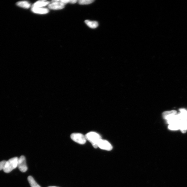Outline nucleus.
Instances as JSON below:
<instances>
[{"mask_svg": "<svg viewBox=\"0 0 187 187\" xmlns=\"http://www.w3.org/2000/svg\"><path fill=\"white\" fill-rule=\"evenodd\" d=\"M18 157H15L6 161L3 171L5 173H8L15 169L18 167Z\"/></svg>", "mask_w": 187, "mask_h": 187, "instance_id": "f257e3e1", "label": "nucleus"}, {"mask_svg": "<svg viewBox=\"0 0 187 187\" xmlns=\"http://www.w3.org/2000/svg\"><path fill=\"white\" fill-rule=\"evenodd\" d=\"M86 138L92 144L94 147H98V143L99 141L101 139V138L99 134L95 132H91L87 134L86 135Z\"/></svg>", "mask_w": 187, "mask_h": 187, "instance_id": "f03ea898", "label": "nucleus"}, {"mask_svg": "<svg viewBox=\"0 0 187 187\" xmlns=\"http://www.w3.org/2000/svg\"><path fill=\"white\" fill-rule=\"evenodd\" d=\"M72 139L75 142L80 144H85L86 141V137L80 133H73L71 135Z\"/></svg>", "mask_w": 187, "mask_h": 187, "instance_id": "7ed1b4c3", "label": "nucleus"}, {"mask_svg": "<svg viewBox=\"0 0 187 187\" xmlns=\"http://www.w3.org/2000/svg\"><path fill=\"white\" fill-rule=\"evenodd\" d=\"M18 167L19 170L22 172H25L28 170L25 158L24 156H21L18 158Z\"/></svg>", "mask_w": 187, "mask_h": 187, "instance_id": "20e7f679", "label": "nucleus"}, {"mask_svg": "<svg viewBox=\"0 0 187 187\" xmlns=\"http://www.w3.org/2000/svg\"><path fill=\"white\" fill-rule=\"evenodd\" d=\"M51 2L52 3L48 5V8L53 10H59L63 9L65 7V5L60 0H54Z\"/></svg>", "mask_w": 187, "mask_h": 187, "instance_id": "39448f33", "label": "nucleus"}, {"mask_svg": "<svg viewBox=\"0 0 187 187\" xmlns=\"http://www.w3.org/2000/svg\"><path fill=\"white\" fill-rule=\"evenodd\" d=\"M98 145V147L102 149L110 151L112 149V146L108 141L102 139L99 142Z\"/></svg>", "mask_w": 187, "mask_h": 187, "instance_id": "423d86ee", "label": "nucleus"}, {"mask_svg": "<svg viewBox=\"0 0 187 187\" xmlns=\"http://www.w3.org/2000/svg\"><path fill=\"white\" fill-rule=\"evenodd\" d=\"M31 11L34 13L44 14L48 13L49 12V10L48 8H32Z\"/></svg>", "mask_w": 187, "mask_h": 187, "instance_id": "0eeeda50", "label": "nucleus"}, {"mask_svg": "<svg viewBox=\"0 0 187 187\" xmlns=\"http://www.w3.org/2000/svg\"><path fill=\"white\" fill-rule=\"evenodd\" d=\"M50 4V2L46 1H39L35 2L32 6V8H42Z\"/></svg>", "mask_w": 187, "mask_h": 187, "instance_id": "6e6552de", "label": "nucleus"}, {"mask_svg": "<svg viewBox=\"0 0 187 187\" xmlns=\"http://www.w3.org/2000/svg\"><path fill=\"white\" fill-rule=\"evenodd\" d=\"M177 112L175 110H172L170 111H167L164 112L163 114V118L167 120L172 116L175 115L177 114Z\"/></svg>", "mask_w": 187, "mask_h": 187, "instance_id": "1a4fd4ad", "label": "nucleus"}, {"mask_svg": "<svg viewBox=\"0 0 187 187\" xmlns=\"http://www.w3.org/2000/svg\"><path fill=\"white\" fill-rule=\"evenodd\" d=\"M17 5L22 8L26 9L29 8L31 6L30 3L27 1H23L18 2L17 3Z\"/></svg>", "mask_w": 187, "mask_h": 187, "instance_id": "9d476101", "label": "nucleus"}, {"mask_svg": "<svg viewBox=\"0 0 187 187\" xmlns=\"http://www.w3.org/2000/svg\"><path fill=\"white\" fill-rule=\"evenodd\" d=\"M85 23L90 28H95L99 26L98 23L95 21H90L88 20L85 21Z\"/></svg>", "mask_w": 187, "mask_h": 187, "instance_id": "9b49d317", "label": "nucleus"}, {"mask_svg": "<svg viewBox=\"0 0 187 187\" xmlns=\"http://www.w3.org/2000/svg\"><path fill=\"white\" fill-rule=\"evenodd\" d=\"M28 179L31 187H41L31 176H29Z\"/></svg>", "mask_w": 187, "mask_h": 187, "instance_id": "f8f14e48", "label": "nucleus"}, {"mask_svg": "<svg viewBox=\"0 0 187 187\" xmlns=\"http://www.w3.org/2000/svg\"><path fill=\"white\" fill-rule=\"evenodd\" d=\"M187 121H181L179 122V129L182 133H185L187 130Z\"/></svg>", "mask_w": 187, "mask_h": 187, "instance_id": "ddd939ff", "label": "nucleus"}, {"mask_svg": "<svg viewBox=\"0 0 187 187\" xmlns=\"http://www.w3.org/2000/svg\"><path fill=\"white\" fill-rule=\"evenodd\" d=\"M169 129L173 130H176L179 129V124L176 123L169 124Z\"/></svg>", "mask_w": 187, "mask_h": 187, "instance_id": "4468645a", "label": "nucleus"}, {"mask_svg": "<svg viewBox=\"0 0 187 187\" xmlns=\"http://www.w3.org/2000/svg\"><path fill=\"white\" fill-rule=\"evenodd\" d=\"M94 1L93 0H80L78 2L79 4L83 5L90 4Z\"/></svg>", "mask_w": 187, "mask_h": 187, "instance_id": "2eb2a0df", "label": "nucleus"}, {"mask_svg": "<svg viewBox=\"0 0 187 187\" xmlns=\"http://www.w3.org/2000/svg\"><path fill=\"white\" fill-rule=\"evenodd\" d=\"M6 162V160H3L0 162V170L4 169Z\"/></svg>", "mask_w": 187, "mask_h": 187, "instance_id": "dca6fc26", "label": "nucleus"}, {"mask_svg": "<svg viewBox=\"0 0 187 187\" xmlns=\"http://www.w3.org/2000/svg\"><path fill=\"white\" fill-rule=\"evenodd\" d=\"M56 187V186H50V187Z\"/></svg>", "mask_w": 187, "mask_h": 187, "instance_id": "f3484780", "label": "nucleus"}, {"mask_svg": "<svg viewBox=\"0 0 187 187\" xmlns=\"http://www.w3.org/2000/svg\"></svg>", "mask_w": 187, "mask_h": 187, "instance_id": "a211bd4d", "label": "nucleus"}]
</instances>
